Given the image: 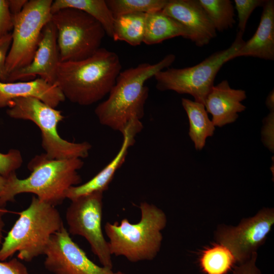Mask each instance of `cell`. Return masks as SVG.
Wrapping results in <instances>:
<instances>
[{"label": "cell", "mask_w": 274, "mask_h": 274, "mask_svg": "<svg viewBox=\"0 0 274 274\" xmlns=\"http://www.w3.org/2000/svg\"><path fill=\"white\" fill-rule=\"evenodd\" d=\"M60 62L57 43V31L51 21L44 26L37 50L31 62L8 76L6 82L36 77L55 84Z\"/></svg>", "instance_id": "13"}, {"label": "cell", "mask_w": 274, "mask_h": 274, "mask_svg": "<svg viewBox=\"0 0 274 274\" xmlns=\"http://www.w3.org/2000/svg\"><path fill=\"white\" fill-rule=\"evenodd\" d=\"M0 274H29L27 267L19 259L0 261Z\"/></svg>", "instance_id": "30"}, {"label": "cell", "mask_w": 274, "mask_h": 274, "mask_svg": "<svg viewBox=\"0 0 274 274\" xmlns=\"http://www.w3.org/2000/svg\"><path fill=\"white\" fill-rule=\"evenodd\" d=\"M257 257V253L254 252L247 261L234 266L233 274H262L256 265Z\"/></svg>", "instance_id": "32"}, {"label": "cell", "mask_w": 274, "mask_h": 274, "mask_svg": "<svg viewBox=\"0 0 274 274\" xmlns=\"http://www.w3.org/2000/svg\"><path fill=\"white\" fill-rule=\"evenodd\" d=\"M18 214L0 247V261H5L16 252L19 260L27 262L44 255L52 235L64 226L55 207L36 196Z\"/></svg>", "instance_id": "4"}, {"label": "cell", "mask_w": 274, "mask_h": 274, "mask_svg": "<svg viewBox=\"0 0 274 274\" xmlns=\"http://www.w3.org/2000/svg\"><path fill=\"white\" fill-rule=\"evenodd\" d=\"M146 13L128 14L114 18L112 39L132 46L143 43Z\"/></svg>", "instance_id": "22"}, {"label": "cell", "mask_w": 274, "mask_h": 274, "mask_svg": "<svg viewBox=\"0 0 274 274\" xmlns=\"http://www.w3.org/2000/svg\"><path fill=\"white\" fill-rule=\"evenodd\" d=\"M6 212L7 210L6 209L5 207L2 206L0 204V247L4 239L3 231L5 223L3 220V217Z\"/></svg>", "instance_id": "34"}, {"label": "cell", "mask_w": 274, "mask_h": 274, "mask_svg": "<svg viewBox=\"0 0 274 274\" xmlns=\"http://www.w3.org/2000/svg\"><path fill=\"white\" fill-rule=\"evenodd\" d=\"M12 42V33L0 39V82H6L7 75L5 70L7 56Z\"/></svg>", "instance_id": "29"}, {"label": "cell", "mask_w": 274, "mask_h": 274, "mask_svg": "<svg viewBox=\"0 0 274 274\" xmlns=\"http://www.w3.org/2000/svg\"><path fill=\"white\" fill-rule=\"evenodd\" d=\"M274 223L272 209H263L236 227H221L216 233L219 243L227 247L239 264L249 260L262 245Z\"/></svg>", "instance_id": "11"}, {"label": "cell", "mask_w": 274, "mask_h": 274, "mask_svg": "<svg viewBox=\"0 0 274 274\" xmlns=\"http://www.w3.org/2000/svg\"><path fill=\"white\" fill-rule=\"evenodd\" d=\"M216 31L231 28L235 23L234 7L230 0H198Z\"/></svg>", "instance_id": "24"}, {"label": "cell", "mask_w": 274, "mask_h": 274, "mask_svg": "<svg viewBox=\"0 0 274 274\" xmlns=\"http://www.w3.org/2000/svg\"><path fill=\"white\" fill-rule=\"evenodd\" d=\"M243 34L237 32L231 45L227 49L216 51L198 64L181 68L168 67L154 76L156 88L162 91L172 90L188 94L194 101L204 105L206 99L214 85L218 72L245 43Z\"/></svg>", "instance_id": "7"}, {"label": "cell", "mask_w": 274, "mask_h": 274, "mask_svg": "<svg viewBox=\"0 0 274 274\" xmlns=\"http://www.w3.org/2000/svg\"><path fill=\"white\" fill-rule=\"evenodd\" d=\"M102 197L103 192H95L72 200L65 219L68 233L84 237L101 266L112 269L109 243L101 228Z\"/></svg>", "instance_id": "10"}, {"label": "cell", "mask_w": 274, "mask_h": 274, "mask_svg": "<svg viewBox=\"0 0 274 274\" xmlns=\"http://www.w3.org/2000/svg\"><path fill=\"white\" fill-rule=\"evenodd\" d=\"M267 108L270 112L274 111V92L272 90L268 95L265 102Z\"/></svg>", "instance_id": "35"}, {"label": "cell", "mask_w": 274, "mask_h": 274, "mask_svg": "<svg viewBox=\"0 0 274 274\" xmlns=\"http://www.w3.org/2000/svg\"><path fill=\"white\" fill-rule=\"evenodd\" d=\"M8 107L6 112L10 117L30 121L40 128L42 146L48 158L82 159L88 156L92 147L90 143L70 142L59 135L57 125L64 119L60 111L34 97L15 98Z\"/></svg>", "instance_id": "6"}, {"label": "cell", "mask_w": 274, "mask_h": 274, "mask_svg": "<svg viewBox=\"0 0 274 274\" xmlns=\"http://www.w3.org/2000/svg\"><path fill=\"white\" fill-rule=\"evenodd\" d=\"M257 29L253 36L233 55L232 59L250 56L274 60V1L266 0Z\"/></svg>", "instance_id": "18"}, {"label": "cell", "mask_w": 274, "mask_h": 274, "mask_svg": "<svg viewBox=\"0 0 274 274\" xmlns=\"http://www.w3.org/2000/svg\"><path fill=\"white\" fill-rule=\"evenodd\" d=\"M20 97L36 98L54 108L65 99L55 84L40 78L27 82H0V108L8 107L12 100Z\"/></svg>", "instance_id": "17"}, {"label": "cell", "mask_w": 274, "mask_h": 274, "mask_svg": "<svg viewBox=\"0 0 274 274\" xmlns=\"http://www.w3.org/2000/svg\"><path fill=\"white\" fill-rule=\"evenodd\" d=\"M27 2V0H8L9 7L12 15L19 13Z\"/></svg>", "instance_id": "33"}, {"label": "cell", "mask_w": 274, "mask_h": 274, "mask_svg": "<svg viewBox=\"0 0 274 274\" xmlns=\"http://www.w3.org/2000/svg\"><path fill=\"white\" fill-rule=\"evenodd\" d=\"M121 68L118 55L100 47L86 59L60 62L55 84L65 98L89 106L109 94Z\"/></svg>", "instance_id": "2"}, {"label": "cell", "mask_w": 274, "mask_h": 274, "mask_svg": "<svg viewBox=\"0 0 274 274\" xmlns=\"http://www.w3.org/2000/svg\"><path fill=\"white\" fill-rule=\"evenodd\" d=\"M84 165L80 158L51 159L45 153L35 156L27 167L31 174L23 179L16 173L6 178L0 192V204L14 201L16 195L29 193L39 199L56 206L66 198L68 190L82 181L78 170Z\"/></svg>", "instance_id": "3"}, {"label": "cell", "mask_w": 274, "mask_h": 274, "mask_svg": "<svg viewBox=\"0 0 274 274\" xmlns=\"http://www.w3.org/2000/svg\"><path fill=\"white\" fill-rule=\"evenodd\" d=\"M199 262L205 274H226L236 263L231 251L220 243L202 251Z\"/></svg>", "instance_id": "23"}, {"label": "cell", "mask_w": 274, "mask_h": 274, "mask_svg": "<svg viewBox=\"0 0 274 274\" xmlns=\"http://www.w3.org/2000/svg\"><path fill=\"white\" fill-rule=\"evenodd\" d=\"M189 31V40L198 47L208 45L217 31L198 0H167L161 10Z\"/></svg>", "instance_id": "14"}, {"label": "cell", "mask_w": 274, "mask_h": 274, "mask_svg": "<svg viewBox=\"0 0 274 274\" xmlns=\"http://www.w3.org/2000/svg\"><path fill=\"white\" fill-rule=\"evenodd\" d=\"M266 0H234L235 7L237 13L238 31L244 33L248 19L254 11L263 6Z\"/></svg>", "instance_id": "26"}, {"label": "cell", "mask_w": 274, "mask_h": 274, "mask_svg": "<svg viewBox=\"0 0 274 274\" xmlns=\"http://www.w3.org/2000/svg\"><path fill=\"white\" fill-rule=\"evenodd\" d=\"M273 120L274 111L270 112L264 119V126L262 130L263 141L271 151L273 149Z\"/></svg>", "instance_id": "31"}, {"label": "cell", "mask_w": 274, "mask_h": 274, "mask_svg": "<svg viewBox=\"0 0 274 274\" xmlns=\"http://www.w3.org/2000/svg\"><path fill=\"white\" fill-rule=\"evenodd\" d=\"M57 31L60 62L86 59L100 48L106 32L96 19L84 11L64 8L52 14Z\"/></svg>", "instance_id": "8"}, {"label": "cell", "mask_w": 274, "mask_h": 274, "mask_svg": "<svg viewBox=\"0 0 274 274\" xmlns=\"http://www.w3.org/2000/svg\"><path fill=\"white\" fill-rule=\"evenodd\" d=\"M182 105L189 122V135L196 150L203 148L207 139L212 136L215 130L204 106L186 98H182Z\"/></svg>", "instance_id": "20"}, {"label": "cell", "mask_w": 274, "mask_h": 274, "mask_svg": "<svg viewBox=\"0 0 274 274\" xmlns=\"http://www.w3.org/2000/svg\"><path fill=\"white\" fill-rule=\"evenodd\" d=\"M177 37L189 40L187 29L162 11L146 13L143 43L151 45Z\"/></svg>", "instance_id": "19"}, {"label": "cell", "mask_w": 274, "mask_h": 274, "mask_svg": "<svg viewBox=\"0 0 274 274\" xmlns=\"http://www.w3.org/2000/svg\"><path fill=\"white\" fill-rule=\"evenodd\" d=\"M64 8H74L89 14L103 27L106 35L112 38L114 18L106 0H55L53 1L51 11L53 14Z\"/></svg>", "instance_id": "21"}, {"label": "cell", "mask_w": 274, "mask_h": 274, "mask_svg": "<svg viewBox=\"0 0 274 274\" xmlns=\"http://www.w3.org/2000/svg\"><path fill=\"white\" fill-rule=\"evenodd\" d=\"M143 128L141 120H132L121 133L123 135L122 144L113 159L87 182L71 187L66 193V198L72 200L95 192L104 193L108 190L115 173L124 162L129 148L134 144L135 136Z\"/></svg>", "instance_id": "15"}, {"label": "cell", "mask_w": 274, "mask_h": 274, "mask_svg": "<svg viewBox=\"0 0 274 274\" xmlns=\"http://www.w3.org/2000/svg\"><path fill=\"white\" fill-rule=\"evenodd\" d=\"M13 16L10 12L8 0H0V39L13 30Z\"/></svg>", "instance_id": "28"}, {"label": "cell", "mask_w": 274, "mask_h": 274, "mask_svg": "<svg viewBox=\"0 0 274 274\" xmlns=\"http://www.w3.org/2000/svg\"><path fill=\"white\" fill-rule=\"evenodd\" d=\"M23 162L20 152L11 149L7 153L0 152V175L7 178L20 168Z\"/></svg>", "instance_id": "27"}, {"label": "cell", "mask_w": 274, "mask_h": 274, "mask_svg": "<svg viewBox=\"0 0 274 274\" xmlns=\"http://www.w3.org/2000/svg\"><path fill=\"white\" fill-rule=\"evenodd\" d=\"M247 97L246 91L232 88L227 80L214 85L204 102L207 113L212 116L215 126L222 127L234 122L238 113L245 110L242 101Z\"/></svg>", "instance_id": "16"}, {"label": "cell", "mask_w": 274, "mask_h": 274, "mask_svg": "<svg viewBox=\"0 0 274 274\" xmlns=\"http://www.w3.org/2000/svg\"><path fill=\"white\" fill-rule=\"evenodd\" d=\"M44 255L45 267L52 274H128L92 262L64 226L52 235Z\"/></svg>", "instance_id": "12"}, {"label": "cell", "mask_w": 274, "mask_h": 274, "mask_svg": "<svg viewBox=\"0 0 274 274\" xmlns=\"http://www.w3.org/2000/svg\"><path fill=\"white\" fill-rule=\"evenodd\" d=\"M141 217L136 223L124 218L120 223L107 222L106 234L109 238L111 255L124 256L131 262L152 260L160 250L166 224L164 213L154 204L142 202L139 207Z\"/></svg>", "instance_id": "5"}, {"label": "cell", "mask_w": 274, "mask_h": 274, "mask_svg": "<svg viewBox=\"0 0 274 274\" xmlns=\"http://www.w3.org/2000/svg\"><path fill=\"white\" fill-rule=\"evenodd\" d=\"M174 54L165 55L159 62L141 63L119 74L107 99L96 107L94 113L99 123L121 133L131 120L144 115L149 88L145 82L175 61Z\"/></svg>", "instance_id": "1"}, {"label": "cell", "mask_w": 274, "mask_h": 274, "mask_svg": "<svg viewBox=\"0 0 274 274\" xmlns=\"http://www.w3.org/2000/svg\"><path fill=\"white\" fill-rule=\"evenodd\" d=\"M114 18L125 14L161 11L167 0H106Z\"/></svg>", "instance_id": "25"}, {"label": "cell", "mask_w": 274, "mask_h": 274, "mask_svg": "<svg viewBox=\"0 0 274 274\" xmlns=\"http://www.w3.org/2000/svg\"><path fill=\"white\" fill-rule=\"evenodd\" d=\"M6 183V178L0 175V192L3 189Z\"/></svg>", "instance_id": "36"}, {"label": "cell", "mask_w": 274, "mask_h": 274, "mask_svg": "<svg viewBox=\"0 0 274 274\" xmlns=\"http://www.w3.org/2000/svg\"><path fill=\"white\" fill-rule=\"evenodd\" d=\"M52 2V0L28 1L19 13L12 16V42L5 64L7 77L32 61L42 31L51 20Z\"/></svg>", "instance_id": "9"}]
</instances>
